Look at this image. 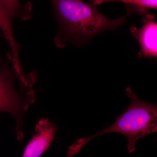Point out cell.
<instances>
[{
	"label": "cell",
	"mask_w": 157,
	"mask_h": 157,
	"mask_svg": "<svg viewBox=\"0 0 157 157\" xmlns=\"http://www.w3.org/2000/svg\"><path fill=\"white\" fill-rule=\"evenodd\" d=\"M59 128L45 118L37 122L35 134L25 149L22 157H40L50 146Z\"/></svg>",
	"instance_id": "obj_5"
},
{
	"label": "cell",
	"mask_w": 157,
	"mask_h": 157,
	"mask_svg": "<svg viewBox=\"0 0 157 157\" xmlns=\"http://www.w3.org/2000/svg\"><path fill=\"white\" fill-rule=\"evenodd\" d=\"M102 2H120L126 7L128 16L137 14L144 17L148 14L149 9L157 10V1L146 0H121V1H100Z\"/></svg>",
	"instance_id": "obj_7"
},
{
	"label": "cell",
	"mask_w": 157,
	"mask_h": 157,
	"mask_svg": "<svg viewBox=\"0 0 157 157\" xmlns=\"http://www.w3.org/2000/svg\"><path fill=\"white\" fill-rule=\"evenodd\" d=\"M14 18L3 4L2 1H0V29L11 48V53L9 52L7 56L13 67L17 72H22L23 70L20 63L19 57L20 46L15 41L12 30V21Z\"/></svg>",
	"instance_id": "obj_6"
},
{
	"label": "cell",
	"mask_w": 157,
	"mask_h": 157,
	"mask_svg": "<svg viewBox=\"0 0 157 157\" xmlns=\"http://www.w3.org/2000/svg\"><path fill=\"white\" fill-rule=\"evenodd\" d=\"M52 3L59 28L55 42L59 48H63L67 42L84 45L98 34L114 30L125 21V16L113 20L107 18L94 3L56 0Z\"/></svg>",
	"instance_id": "obj_1"
},
{
	"label": "cell",
	"mask_w": 157,
	"mask_h": 157,
	"mask_svg": "<svg viewBox=\"0 0 157 157\" xmlns=\"http://www.w3.org/2000/svg\"><path fill=\"white\" fill-rule=\"evenodd\" d=\"M143 25L139 29L130 28V33L136 38L140 46L137 57L152 59L157 56V23L155 15L148 14L143 17Z\"/></svg>",
	"instance_id": "obj_4"
},
{
	"label": "cell",
	"mask_w": 157,
	"mask_h": 157,
	"mask_svg": "<svg viewBox=\"0 0 157 157\" xmlns=\"http://www.w3.org/2000/svg\"><path fill=\"white\" fill-rule=\"evenodd\" d=\"M37 72L20 73L8 63H0V112L9 113L16 121L17 140L24 138L22 118L30 105L36 101L33 89Z\"/></svg>",
	"instance_id": "obj_3"
},
{
	"label": "cell",
	"mask_w": 157,
	"mask_h": 157,
	"mask_svg": "<svg viewBox=\"0 0 157 157\" xmlns=\"http://www.w3.org/2000/svg\"><path fill=\"white\" fill-rule=\"evenodd\" d=\"M0 36H1V35H0ZM2 59H1L0 58V63H2Z\"/></svg>",
	"instance_id": "obj_8"
},
{
	"label": "cell",
	"mask_w": 157,
	"mask_h": 157,
	"mask_svg": "<svg viewBox=\"0 0 157 157\" xmlns=\"http://www.w3.org/2000/svg\"><path fill=\"white\" fill-rule=\"evenodd\" d=\"M131 103L126 110L110 126L92 136L80 138L68 147L67 156L77 154L81 148L92 139L104 134L117 133L126 136L128 139V151L136 150L137 140L144 136L157 132V105L147 103L138 98L130 87L125 90Z\"/></svg>",
	"instance_id": "obj_2"
}]
</instances>
